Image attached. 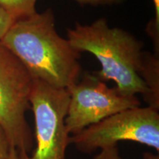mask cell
Listing matches in <instances>:
<instances>
[{"label": "cell", "mask_w": 159, "mask_h": 159, "mask_svg": "<svg viewBox=\"0 0 159 159\" xmlns=\"http://www.w3.org/2000/svg\"><path fill=\"white\" fill-rule=\"evenodd\" d=\"M0 42L21 61L33 79L66 89L79 80L80 52L57 33L51 8L14 21Z\"/></svg>", "instance_id": "cell-1"}, {"label": "cell", "mask_w": 159, "mask_h": 159, "mask_svg": "<svg viewBox=\"0 0 159 159\" xmlns=\"http://www.w3.org/2000/svg\"><path fill=\"white\" fill-rule=\"evenodd\" d=\"M67 39L79 52L94 55L101 69L94 73L99 80H112L125 96L148 97V89L139 76L143 43L134 35L119 27H111L105 18L91 25L76 23L67 29Z\"/></svg>", "instance_id": "cell-2"}, {"label": "cell", "mask_w": 159, "mask_h": 159, "mask_svg": "<svg viewBox=\"0 0 159 159\" xmlns=\"http://www.w3.org/2000/svg\"><path fill=\"white\" fill-rule=\"evenodd\" d=\"M33 78L21 61L0 42V125L11 147L29 155L33 147L26 112L31 108Z\"/></svg>", "instance_id": "cell-3"}, {"label": "cell", "mask_w": 159, "mask_h": 159, "mask_svg": "<svg viewBox=\"0 0 159 159\" xmlns=\"http://www.w3.org/2000/svg\"><path fill=\"white\" fill-rule=\"evenodd\" d=\"M119 141L139 142L159 152L158 111L148 106L127 109L70 136V144L84 153L116 146Z\"/></svg>", "instance_id": "cell-4"}, {"label": "cell", "mask_w": 159, "mask_h": 159, "mask_svg": "<svg viewBox=\"0 0 159 159\" xmlns=\"http://www.w3.org/2000/svg\"><path fill=\"white\" fill-rule=\"evenodd\" d=\"M29 100L34 114L36 148L28 159H66V150L70 144L65 123L69 91L33 79Z\"/></svg>", "instance_id": "cell-5"}, {"label": "cell", "mask_w": 159, "mask_h": 159, "mask_svg": "<svg viewBox=\"0 0 159 159\" xmlns=\"http://www.w3.org/2000/svg\"><path fill=\"white\" fill-rule=\"evenodd\" d=\"M67 91L70 100L65 123L73 136L107 117L141 104L136 96L123 95L116 86L109 88L94 74H85Z\"/></svg>", "instance_id": "cell-6"}, {"label": "cell", "mask_w": 159, "mask_h": 159, "mask_svg": "<svg viewBox=\"0 0 159 159\" xmlns=\"http://www.w3.org/2000/svg\"><path fill=\"white\" fill-rule=\"evenodd\" d=\"M139 76L148 89V97L144 99L148 107L159 110V60L158 55L143 52Z\"/></svg>", "instance_id": "cell-7"}, {"label": "cell", "mask_w": 159, "mask_h": 159, "mask_svg": "<svg viewBox=\"0 0 159 159\" xmlns=\"http://www.w3.org/2000/svg\"><path fill=\"white\" fill-rule=\"evenodd\" d=\"M38 0H0V8L14 20L25 19L36 13L35 4Z\"/></svg>", "instance_id": "cell-8"}, {"label": "cell", "mask_w": 159, "mask_h": 159, "mask_svg": "<svg viewBox=\"0 0 159 159\" xmlns=\"http://www.w3.org/2000/svg\"><path fill=\"white\" fill-rule=\"evenodd\" d=\"M93 159H123L119 154L118 148L116 146L105 148L101 150L100 152L95 156ZM143 159H159L158 155H154L150 152H144L143 154Z\"/></svg>", "instance_id": "cell-9"}, {"label": "cell", "mask_w": 159, "mask_h": 159, "mask_svg": "<svg viewBox=\"0 0 159 159\" xmlns=\"http://www.w3.org/2000/svg\"><path fill=\"white\" fill-rule=\"evenodd\" d=\"M155 6V18L148 24L147 27L148 34L154 43L159 42V0H152Z\"/></svg>", "instance_id": "cell-10"}, {"label": "cell", "mask_w": 159, "mask_h": 159, "mask_svg": "<svg viewBox=\"0 0 159 159\" xmlns=\"http://www.w3.org/2000/svg\"><path fill=\"white\" fill-rule=\"evenodd\" d=\"M13 23L14 20L4 10L0 8V40L4 37Z\"/></svg>", "instance_id": "cell-11"}, {"label": "cell", "mask_w": 159, "mask_h": 159, "mask_svg": "<svg viewBox=\"0 0 159 159\" xmlns=\"http://www.w3.org/2000/svg\"><path fill=\"white\" fill-rule=\"evenodd\" d=\"M11 148L8 139L2 127L0 125V159H7Z\"/></svg>", "instance_id": "cell-12"}, {"label": "cell", "mask_w": 159, "mask_h": 159, "mask_svg": "<svg viewBox=\"0 0 159 159\" xmlns=\"http://www.w3.org/2000/svg\"><path fill=\"white\" fill-rule=\"evenodd\" d=\"M80 5H114L122 2L124 0H75Z\"/></svg>", "instance_id": "cell-13"}, {"label": "cell", "mask_w": 159, "mask_h": 159, "mask_svg": "<svg viewBox=\"0 0 159 159\" xmlns=\"http://www.w3.org/2000/svg\"><path fill=\"white\" fill-rule=\"evenodd\" d=\"M29 155L24 151L11 147L7 159H28Z\"/></svg>", "instance_id": "cell-14"}]
</instances>
